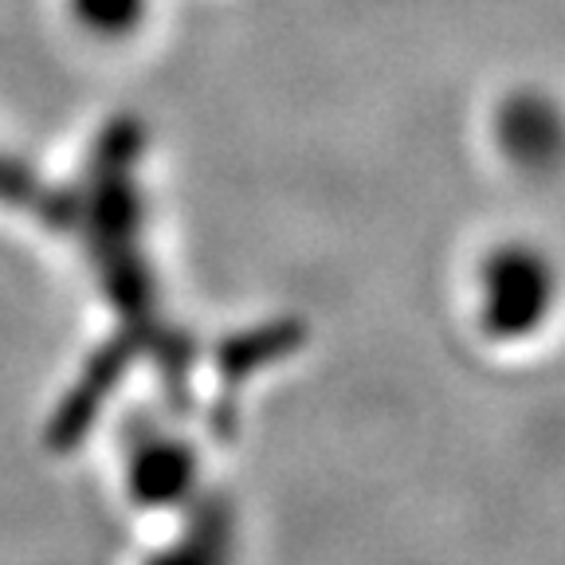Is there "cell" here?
I'll use <instances>...</instances> for the list:
<instances>
[{"instance_id":"6da1fadb","label":"cell","mask_w":565,"mask_h":565,"mask_svg":"<svg viewBox=\"0 0 565 565\" xmlns=\"http://www.w3.org/2000/svg\"><path fill=\"white\" fill-rule=\"evenodd\" d=\"M557 302V271L542 247L503 244L479 267V322L499 342L539 334Z\"/></svg>"},{"instance_id":"7a4b0ae2","label":"cell","mask_w":565,"mask_h":565,"mask_svg":"<svg viewBox=\"0 0 565 565\" xmlns=\"http://www.w3.org/2000/svg\"><path fill=\"white\" fill-rule=\"evenodd\" d=\"M499 138L511 161L526 169H542L557 161L565 146V126L557 106L542 95H519L507 98L499 110Z\"/></svg>"}]
</instances>
